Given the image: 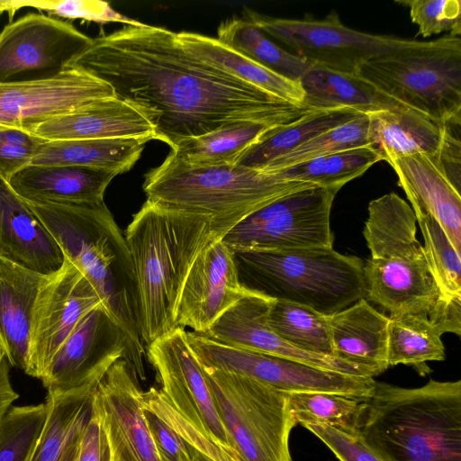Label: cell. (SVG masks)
<instances>
[{"label":"cell","instance_id":"6da1fadb","mask_svg":"<svg viewBox=\"0 0 461 461\" xmlns=\"http://www.w3.org/2000/svg\"><path fill=\"white\" fill-rule=\"evenodd\" d=\"M69 67L109 85L137 109L156 140L181 141L245 122L285 126L309 111L202 59L165 28L124 25L92 40Z\"/></svg>","mask_w":461,"mask_h":461},{"label":"cell","instance_id":"7a4b0ae2","mask_svg":"<svg viewBox=\"0 0 461 461\" xmlns=\"http://www.w3.org/2000/svg\"><path fill=\"white\" fill-rule=\"evenodd\" d=\"M26 203L53 236L65 258L82 272L106 312L128 337L133 356L132 371L139 381L144 380L146 348L140 335L133 263L125 236L104 201Z\"/></svg>","mask_w":461,"mask_h":461},{"label":"cell","instance_id":"3957f363","mask_svg":"<svg viewBox=\"0 0 461 461\" xmlns=\"http://www.w3.org/2000/svg\"><path fill=\"white\" fill-rule=\"evenodd\" d=\"M145 348L178 328L181 292L198 255L213 240L211 218L146 200L125 231Z\"/></svg>","mask_w":461,"mask_h":461},{"label":"cell","instance_id":"277c9868","mask_svg":"<svg viewBox=\"0 0 461 461\" xmlns=\"http://www.w3.org/2000/svg\"><path fill=\"white\" fill-rule=\"evenodd\" d=\"M357 429L390 461H461V381L375 382Z\"/></svg>","mask_w":461,"mask_h":461},{"label":"cell","instance_id":"5b68a950","mask_svg":"<svg viewBox=\"0 0 461 461\" xmlns=\"http://www.w3.org/2000/svg\"><path fill=\"white\" fill-rule=\"evenodd\" d=\"M317 186L239 165L197 167L168 155L144 177L147 200L207 215L217 240L260 208L294 192Z\"/></svg>","mask_w":461,"mask_h":461},{"label":"cell","instance_id":"8992f818","mask_svg":"<svg viewBox=\"0 0 461 461\" xmlns=\"http://www.w3.org/2000/svg\"><path fill=\"white\" fill-rule=\"evenodd\" d=\"M363 235L370 250L364 263L365 299L389 312L429 317L440 294L424 247L416 238L411 205L391 192L372 200Z\"/></svg>","mask_w":461,"mask_h":461},{"label":"cell","instance_id":"52a82bcc","mask_svg":"<svg viewBox=\"0 0 461 461\" xmlns=\"http://www.w3.org/2000/svg\"><path fill=\"white\" fill-rule=\"evenodd\" d=\"M248 289L332 315L365 298L364 262L333 248L233 252Z\"/></svg>","mask_w":461,"mask_h":461},{"label":"cell","instance_id":"ba28073f","mask_svg":"<svg viewBox=\"0 0 461 461\" xmlns=\"http://www.w3.org/2000/svg\"><path fill=\"white\" fill-rule=\"evenodd\" d=\"M357 76L400 104L438 122L461 118V40L445 35L375 57Z\"/></svg>","mask_w":461,"mask_h":461},{"label":"cell","instance_id":"9c48e42d","mask_svg":"<svg viewBox=\"0 0 461 461\" xmlns=\"http://www.w3.org/2000/svg\"><path fill=\"white\" fill-rule=\"evenodd\" d=\"M202 367L239 460L293 461L289 437L297 422L288 393L243 375Z\"/></svg>","mask_w":461,"mask_h":461},{"label":"cell","instance_id":"30bf717a","mask_svg":"<svg viewBox=\"0 0 461 461\" xmlns=\"http://www.w3.org/2000/svg\"><path fill=\"white\" fill-rule=\"evenodd\" d=\"M339 190L312 186L287 194L246 217L221 240L233 252L333 248L330 212Z\"/></svg>","mask_w":461,"mask_h":461},{"label":"cell","instance_id":"8fae6325","mask_svg":"<svg viewBox=\"0 0 461 461\" xmlns=\"http://www.w3.org/2000/svg\"><path fill=\"white\" fill-rule=\"evenodd\" d=\"M243 18L266 35L293 49L313 66L357 76L361 65L381 54L406 45L410 40L374 35L345 26L337 13L324 19H285L245 9Z\"/></svg>","mask_w":461,"mask_h":461},{"label":"cell","instance_id":"7c38bea8","mask_svg":"<svg viewBox=\"0 0 461 461\" xmlns=\"http://www.w3.org/2000/svg\"><path fill=\"white\" fill-rule=\"evenodd\" d=\"M186 335L203 366L243 375L283 392H324L368 398L375 389L376 381L373 377L323 370L231 347L194 331H186Z\"/></svg>","mask_w":461,"mask_h":461},{"label":"cell","instance_id":"4fadbf2b","mask_svg":"<svg viewBox=\"0 0 461 461\" xmlns=\"http://www.w3.org/2000/svg\"><path fill=\"white\" fill-rule=\"evenodd\" d=\"M165 402L210 441L240 461L219 416L203 369L178 327L146 347Z\"/></svg>","mask_w":461,"mask_h":461},{"label":"cell","instance_id":"5bb4252c","mask_svg":"<svg viewBox=\"0 0 461 461\" xmlns=\"http://www.w3.org/2000/svg\"><path fill=\"white\" fill-rule=\"evenodd\" d=\"M120 358L132 371L130 340L101 305L79 321L52 357L41 380L48 393L53 394L95 388Z\"/></svg>","mask_w":461,"mask_h":461},{"label":"cell","instance_id":"9a60e30c","mask_svg":"<svg viewBox=\"0 0 461 461\" xmlns=\"http://www.w3.org/2000/svg\"><path fill=\"white\" fill-rule=\"evenodd\" d=\"M92 40L71 23L42 14L10 22L0 32V83L53 77Z\"/></svg>","mask_w":461,"mask_h":461},{"label":"cell","instance_id":"2e32d148","mask_svg":"<svg viewBox=\"0 0 461 461\" xmlns=\"http://www.w3.org/2000/svg\"><path fill=\"white\" fill-rule=\"evenodd\" d=\"M113 96L109 85L76 67L50 77L0 83V128L32 131L49 120Z\"/></svg>","mask_w":461,"mask_h":461},{"label":"cell","instance_id":"e0dca14e","mask_svg":"<svg viewBox=\"0 0 461 461\" xmlns=\"http://www.w3.org/2000/svg\"><path fill=\"white\" fill-rule=\"evenodd\" d=\"M101 305L89 281L65 258L61 269L41 289L34 306L27 375L41 379L52 357L79 321Z\"/></svg>","mask_w":461,"mask_h":461},{"label":"cell","instance_id":"ac0fdd59","mask_svg":"<svg viewBox=\"0 0 461 461\" xmlns=\"http://www.w3.org/2000/svg\"><path fill=\"white\" fill-rule=\"evenodd\" d=\"M94 402L102 417L113 461H160L143 415L139 380L123 358L98 383Z\"/></svg>","mask_w":461,"mask_h":461},{"label":"cell","instance_id":"d6986e66","mask_svg":"<svg viewBox=\"0 0 461 461\" xmlns=\"http://www.w3.org/2000/svg\"><path fill=\"white\" fill-rule=\"evenodd\" d=\"M250 292L240 280L233 251L221 240H213L198 255L185 281L177 325L204 334Z\"/></svg>","mask_w":461,"mask_h":461},{"label":"cell","instance_id":"ffe728a7","mask_svg":"<svg viewBox=\"0 0 461 461\" xmlns=\"http://www.w3.org/2000/svg\"><path fill=\"white\" fill-rule=\"evenodd\" d=\"M272 300L251 291L227 310L203 335L225 345L291 359L316 368L366 376L362 371L345 362L299 349L278 336L267 321Z\"/></svg>","mask_w":461,"mask_h":461},{"label":"cell","instance_id":"44dd1931","mask_svg":"<svg viewBox=\"0 0 461 461\" xmlns=\"http://www.w3.org/2000/svg\"><path fill=\"white\" fill-rule=\"evenodd\" d=\"M414 213L431 215L461 253V194L441 163L438 153L414 154L389 162Z\"/></svg>","mask_w":461,"mask_h":461},{"label":"cell","instance_id":"7402d4cb","mask_svg":"<svg viewBox=\"0 0 461 461\" xmlns=\"http://www.w3.org/2000/svg\"><path fill=\"white\" fill-rule=\"evenodd\" d=\"M0 257L45 276L58 273L65 263L53 236L1 175Z\"/></svg>","mask_w":461,"mask_h":461},{"label":"cell","instance_id":"603a6c76","mask_svg":"<svg viewBox=\"0 0 461 461\" xmlns=\"http://www.w3.org/2000/svg\"><path fill=\"white\" fill-rule=\"evenodd\" d=\"M327 317L334 358L373 378L389 367V316L362 298Z\"/></svg>","mask_w":461,"mask_h":461},{"label":"cell","instance_id":"cb8c5ba5","mask_svg":"<svg viewBox=\"0 0 461 461\" xmlns=\"http://www.w3.org/2000/svg\"><path fill=\"white\" fill-rule=\"evenodd\" d=\"M50 276L0 257V345L10 366L26 374L34 306Z\"/></svg>","mask_w":461,"mask_h":461},{"label":"cell","instance_id":"d4e9b609","mask_svg":"<svg viewBox=\"0 0 461 461\" xmlns=\"http://www.w3.org/2000/svg\"><path fill=\"white\" fill-rule=\"evenodd\" d=\"M48 140L133 138L156 140L148 120L116 96L98 100L32 130Z\"/></svg>","mask_w":461,"mask_h":461},{"label":"cell","instance_id":"484cf974","mask_svg":"<svg viewBox=\"0 0 461 461\" xmlns=\"http://www.w3.org/2000/svg\"><path fill=\"white\" fill-rule=\"evenodd\" d=\"M118 174L106 169L69 165H29L9 184L26 202L78 203L104 201L105 190Z\"/></svg>","mask_w":461,"mask_h":461},{"label":"cell","instance_id":"4316f807","mask_svg":"<svg viewBox=\"0 0 461 461\" xmlns=\"http://www.w3.org/2000/svg\"><path fill=\"white\" fill-rule=\"evenodd\" d=\"M368 145L381 160L414 154H438L446 133V122H438L402 104L367 114Z\"/></svg>","mask_w":461,"mask_h":461},{"label":"cell","instance_id":"83f0119b","mask_svg":"<svg viewBox=\"0 0 461 461\" xmlns=\"http://www.w3.org/2000/svg\"><path fill=\"white\" fill-rule=\"evenodd\" d=\"M303 104L310 110L352 109L364 114L387 110L399 103L355 75L312 66L300 80Z\"/></svg>","mask_w":461,"mask_h":461},{"label":"cell","instance_id":"f1b7e54d","mask_svg":"<svg viewBox=\"0 0 461 461\" xmlns=\"http://www.w3.org/2000/svg\"><path fill=\"white\" fill-rule=\"evenodd\" d=\"M147 142L133 138L47 140L31 165L79 166L120 175L135 165Z\"/></svg>","mask_w":461,"mask_h":461},{"label":"cell","instance_id":"f546056e","mask_svg":"<svg viewBox=\"0 0 461 461\" xmlns=\"http://www.w3.org/2000/svg\"><path fill=\"white\" fill-rule=\"evenodd\" d=\"M176 35L186 49L202 59L278 98L303 105L304 93L299 81L268 69L215 38L187 32Z\"/></svg>","mask_w":461,"mask_h":461},{"label":"cell","instance_id":"4dcf8cb0","mask_svg":"<svg viewBox=\"0 0 461 461\" xmlns=\"http://www.w3.org/2000/svg\"><path fill=\"white\" fill-rule=\"evenodd\" d=\"M361 113L352 109L312 110L298 120L278 127L247 149L236 165L262 170L279 157L287 154L311 139L348 122Z\"/></svg>","mask_w":461,"mask_h":461},{"label":"cell","instance_id":"1f68e13d","mask_svg":"<svg viewBox=\"0 0 461 461\" xmlns=\"http://www.w3.org/2000/svg\"><path fill=\"white\" fill-rule=\"evenodd\" d=\"M441 333L424 314L405 313L389 317L388 366H412L421 375L430 372L429 361L446 358Z\"/></svg>","mask_w":461,"mask_h":461},{"label":"cell","instance_id":"d6a6232c","mask_svg":"<svg viewBox=\"0 0 461 461\" xmlns=\"http://www.w3.org/2000/svg\"><path fill=\"white\" fill-rule=\"evenodd\" d=\"M276 128L260 122L232 125L185 140L172 149L170 155L191 166L234 165L247 149Z\"/></svg>","mask_w":461,"mask_h":461},{"label":"cell","instance_id":"836d02e7","mask_svg":"<svg viewBox=\"0 0 461 461\" xmlns=\"http://www.w3.org/2000/svg\"><path fill=\"white\" fill-rule=\"evenodd\" d=\"M224 45L291 80L299 81L312 66L274 43L253 23L244 18L223 22L217 31Z\"/></svg>","mask_w":461,"mask_h":461},{"label":"cell","instance_id":"e575fe53","mask_svg":"<svg viewBox=\"0 0 461 461\" xmlns=\"http://www.w3.org/2000/svg\"><path fill=\"white\" fill-rule=\"evenodd\" d=\"M95 388L47 393L45 422L30 461H59L76 428L91 411Z\"/></svg>","mask_w":461,"mask_h":461},{"label":"cell","instance_id":"d590c367","mask_svg":"<svg viewBox=\"0 0 461 461\" xmlns=\"http://www.w3.org/2000/svg\"><path fill=\"white\" fill-rule=\"evenodd\" d=\"M378 161H381L379 155L366 145L321 156L271 174L288 180L340 189Z\"/></svg>","mask_w":461,"mask_h":461},{"label":"cell","instance_id":"8d00e7d4","mask_svg":"<svg viewBox=\"0 0 461 461\" xmlns=\"http://www.w3.org/2000/svg\"><path fill=\"white\" fill-rule=\"evenodd\" d=\"M327 316L303 305L272 300L267 321L292 346L309 353L332 357Z\"/></svg>","mask_w":461,"mask_h":461},{"label":"cell","instance_id":"74e56055","mask_svg":"<svg viewBox=\"0 0 461 461\" xmlns=\"http://www.w3.org/2000/svg\"><path fill=\"white\" fill-rule=\"evenodd\" d=\"M424 240L429 268L440 294L439 302H461V253L440 224L429 214L414 213Z\"/></svg>","mask_w":461,"mask_h":461},{"label":"cell","instance_id":"f35d334b","mask_svg":"<svg viewBox=\"0 0 461 461\" xmlns=\"http://www.w3.org/2000/svg\"><path fill=\"white\" fill-rule=\"evenodd\" d=\"M297 422L321 423L354 429L367 398L324 392L288 393Z\"/></svg>","mask_w":461,"mask_h":461},{"label":"cell","instance_id":"ab89813d","mask_svg":"<svg viewBox=\"0 0 461 461\" xmlns=\"http://www.w3.org/2000/svg\"><path fill=\"white\" fill-rule=\"evenodd\" d=\"M367 131V114H361L348 122L311 139L273 160L261 171L272 173L321 156L366 146Z\"/></svg>","mask_w":461,"mask_h":461},{"label":"cell","instance_id":"60d3db41","mask_svg":"<svg viewBox=\"0 0 461 461\" xmlns=\"http://www.w3.org/2000/svg\"><path fill=\"white\" fill-rule=\"evenodd\" d=\"M46 405L11 406L0 420V461H30L46 419Z\"/></svg>","mask_w":461,"mask_h":461},{"label":"cell","instance_id":"b9f144b4","mask_svg":"<svg viewBox=\"0 0 461 461\" xmlns=\"http://www.w3.org/2000/svg\"><path fill=\"white\" fill-rule=\"evenodd\" d=\"M410 9L413 23L419 27V35L428 38L448 32L461 35V1L459 0H405L397 1Z\"/></svg>","mask_w":461,"mask_h":461},{"label":"cell","instance_id":"7bdbcfd3","mask_svg":"<svg viewBox=\"0 0 461 461\" xmlns=\"http://www.w3.org/2000/svg\"><path fill=\"white\" fill-rule=\"evenodd\" d=\"M319 438L339 461H390L354 428H343L321 423L301 424Z\"/></svg>","mask_w":461,"mask_h":461},{"label":"cell","instance_id":"ee69618b","mask_svg":"<svg viewBox=\"0 0 461 461\" xmlns=\"http://www.w3.org/2000/svg\"><path fill=\"white\" fill-rule=\"evenodd\" d=\"M24 7H33L66 19H82L95 23H113L116 13L106 2L93 0L66 1H4L0 0V14L7 12L12 20L14 13Z\"/></svg>","mask_w":461,"mask_h":461},{"label":"cell","instance_id":"f6af8a7d","mask_svg":"<svg viewBox=\"0 0 461 461\" xmlns=\"http://www.w3.org/2000/svg\"><path fill=\"white\" fill-rule=\"evenodd\" d=\"M142 402L173 427L206 460L238 461L182 418L165 402L159 391L152 387L148 392H142Z\"/></svg>","mask_w":461,"mask_h":461},{"label":"cell","instance_id":"bcb514c9","mask_svg":"<svg viewBox=\"0 0 461 461\" xmlns=\"http://www.w3.org/2000/svg\"><path fill=\"white\" fill-rule=\"evenodd\" d=\"M47 140L15 128H0V175L7 181L31 165Z\"/></svg>","mask_w":461,"mask_h":461},{"label":"cell","instance_id":"7dc6e473","mask_svg":"<svg viewBox=\"0 0 461 461\" xmlns=\"http://www.w3.org/2000/svg\"><path fill=\"white\" fill-rule=\"evenodd\" d=\"M143 415L160 461H208L165 420L144 404Z\"/></svg>","mask_w":461,"mask_h":461},{"label":"cell","instance_id":"c3c4849f","mask_svg":"<svg viewBox=\"0 0 461 461\" xmlns=\"http://www.w3.org/2000/svg\"><path fill=\"white\" fill-rule=\"evenodd\" d=\"M76 461H113L107 433L94 398L92 412L82 433Z\"/></svg>","mask_w":461,"mask_h":461},{"label":"cell","instance_id":"681fc988","mask_svg":"<svg viewBox=\"0 0 461 461\" xmlns=\"http://www.w3.org/2000/svg\"><path fill=\"white\" fill-rule=\"evenodd\" d=\"M10 366L5 356L0 360V420L6 411L12 406V403L19 397L10 381Z\"/></svg>","mask_w":461,"mask_h":461},{"label":"cell","instance_id":"f907efd6","mask_svg":"<svg viewBox=\"0 0 461 461\" xmlns=\"http://www.w3.org/2000/svg\"><path fill=\"white\" fill-rule=\"evenodd\" d=\"M91 412L92 410L82 419L80 423L77 425L59 461L77 460L81 436L90 418Z\"/></svg>","mask_w":461,"mask_h":461},{"label":"cell","instance_id":"816d5d0a","mask_svg":"<svg viewBox=\"0 0 461 461\" xmlns=\"http://www.w3.org/2000/svg\"><path fill=\"white\" fill-rule=\"evenodd\" d=\"M5 356L3 348L0 345V360Z\"/></svg>","mask_w":461,"mask_h":461}]
</instances>
